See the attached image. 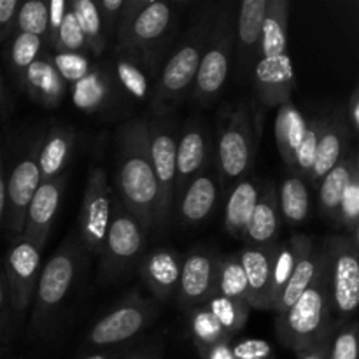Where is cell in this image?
<instances>
[{"label":"cell","mask_w":359,"mask_h":359,"mask_svg":"<svg viewBox=\"0 0 359 359\" xmlns=\"http://www.w3.org/2000/svg\"><path fill=\"white\" fill-rule=\"evenodd\" d=\"M311 244H314V242L307 235H293L287 242L277 245L276 259H273L272 266V283H270V311L279 300L286 284L290 283L291 276L298 265V259L302 258L305 249Z\"/></svg>","instance_id":"obj_32"},{"label":"cell","mask_w":359,"mask_h":359,"mask_svg":"<svg viewBox=\"0 0 359 359\" xmlns=\"http://www.w3.org/2000/svg\"><path fill=\"white\" fill-rule=\"evenodd\" d=\"M231 342L233 340H221V342L214 344L209 349L203 351L200 354L202 359H233V354H231Z\"/></svg>","instance_id":"obj_53"},{"label":"cell","mask_w":359,"mask_h":359,"mask_svg":"<svg viewBox=\"0 0 359 359\" xmlns=\"http://www.w3.org/2000/svg\"><path fill=\"white\" fill-rule=\"evenodd\" d=\"M210 154V139L207 128L200 123H189L181 133L175 153V186L174 205L189 182L202 174Z\"/></svg>","instance_id":"obj_16"},{"label":"cell","mask_w":359,"mask_h":359,"mask_svg":"<svg viewBox=\"0 0 359 359\" xmlns=\"http://www.w3.org/2000/svg\"><path fill=\"white\" fill-rule=\"evenodd\" d=\"M217 200H219L217 179L214 177V174L203 170L189 182L188 188L175 202L179 219L184 226H196V224L203 223L214 212Z\"/></svg>","instance_id":"obj_23"},{"label":"cell","mask_w":359,"mask_h":359,"mask_svg":"<svg viewBox=\"0 0 359 359\" xmlns=\"http://www.w3.org/2000/svg\"><path fill=\"white\" fill-rule=\"evenodd\" d=\"M21 86L32 100L48 109L58 107L67 93V83L55 69L49 55H41L28 67Z\"/></svg>","instance_id":"obj_25"},{"label":"cell","mask_w":359,"mask_h":359,"mask_svg":"<svg viewBox=\"0 0 359 359\" xmlns=\"http://www.w3.org/2000/svg\"><path fill=\"white\" fill-rule=\"evenodd\" d=\"M53 65L65 83H77L91 70V62L84 53H55Z\"/></svg>","instance_id":"obj_45"},{"label":"cell","mask_w":359,"mask_h":359,"mask_svg":"<svg viewBox=\"0 0 359 359\" xmlns=\"http://www.w3.org/2000/svg\"><path fill=\"white\" fill-rule=\"evenodd\" d=\"M7 107H9V104H7L6 98V88H4L2 77H0V114H7Z\"/></svg>","instance_id":"obj_56"},{"label":"cell","mask_w":359,"mask_h":359,"mask_svg":"<svg viewBox=\"0 0 359 359\" xmlns=\"http://www.w3.org/2000/svg\"><path fill=\"white\" fill-rule=\"evenodd\" d=\"M325 277L332 304V316L342 323L356 312L359 305L358 244L349 237H330L323 248Z\"/></svg>","instance_id":"obj_8"},{"label":"cell","mask_w":359,"mask_h":359,"mask_svg":"<svg viewBox=\"0 0 359 359\" xmlns=\"http://www.w3.org/2000/svg\"><path fill=\"white\" fill-rule=\"evenodd\" d=\"M116 154V198L144 230H153L158 186L151 163L149 123L146 119H133L119 128Z\"/></svg>","instance_id":"obj_1"},{"label":"cell","mask_w":359,"mask_h":359,"mask_svg":"<svg viewBox=\"0 0 359 359\" xmlns=\"http://www.w3.org/2000/svg\"><path fill=\"white\" fill-rule=\"evenodd\" d=\"M287 28H290V2L269 0L265 20H263L262 41H259V58H276L286 55L287 42H290Z\"/></svg>","instance_id":"obj_27"},{"label":"cell","mask_w":359,"mask_h":359,"mask_svg":"<svg viewBox=\"0 0 359 359\" xmlns=\"http://www.w3.org/2000/svg\"><path fill=\"white\" fill-rule=\"evenodd\" d=\"M76 144V132L70 126H55L37 142V165L41 170V182L51 181L63 174Z\"/></svg>","instance_id":"obj_26"},{"label":"cell","mask_w":359,"mask_h":359,"mask_svg":"<svg viewBox=\"0 0 359 359\" xmlns=\"http://www.w3.org/2000/svg\"><path fill=\"white\" fill-rule=\"evenodd\" d=\"M4 210H6V175H4L2 140H0V226L4 224Z\"/></svg>","instance_id":"obj_55"},{"label":"cell","mask_w":359,"mask_h":359,"mask_svg":"<svg viewBox=\"0 0 359 359\" xmlns=\"http://www.w3.org/2000/svg\"><path fill=\"white\" fill-rule=\"evenodd\" d=\"M53 49H55V53H83L86 49L83 30H81L79 23L76 20V14L72 13L70 6L65 14V20H63L62 27H60L58 34H56Z\"/></svg>","instance_id":"obj_44"},{"label":"cell","mask_w":359,"mask_h":359,"mask_svg":"<svg viewBox=\"0 0 359 359\" xmlns=\"http://www.w3.org/2000/svg\"><path fill=\"white\" fill-rule=\"evenodd\" d=\"M188 332L200 354L221 340H231L203 304L198 307H193L189 312Z\"/></svg>","instance_id":"obj_39"},{"label":"cell","mask_w":359,"mask_h":359,"mask_svg":"<svg viewBox=\"0 0 359 359\" xmlns=\"http://www.w3.org/2000/svg\"><path fill=\"white\" fill-rule=\"evenodd\" d=\"M351 140V130L347 125V116L344 118L342 114L325 116V125L323 132L319 135L318 149H316L314 165H312L309 181L316 188L323 181L326 174L339 163L344 154L347 153V144Z\"/></svg>","instance_id":"obj_22"},{"label":"cell","mask_w":359,"mask_h":359,"mask_svg":"<svg viewBox=\"0 0 359 359\" xmlns=\"http://www.w3.org/2000/svg\"><path fill=\"white\" fill-rule=\"evenodd\" d=\"M323 125H325V118H314L307 121L305 135L298 146L297 153H294V175H298L300 179H309V175H311Z\"/></svg>","instance_id":"obj_43"},{"label":"cell","mask_w":359,"mask_h":359,"mask_svg":"<svg viewBox=\"0 0 359 359\" xmlns=\"http://www.w3.org/2000/svg\"><path fill=\"white\" fill-rule=\"evenodd\" d=\"M216 9L217 6H214V4L203 6V9L200 11L198 16L189 27L182 44L165 63L163 70L154 83L153 95H151L153 97V109L156 114H163L175 104H179L195 83L200 60H202L203 49L209 41Z\"/></svg>","instance_id":"obj_2"},{"label":"cell","mask_w":359,"mask_h":359,"mask_svg":"<svg viewBox=\"0 0 359 359\" xmlns=\"http://www.w3.org/2000/svg\"><path fill=\"white\" fill-rule=\"evenodd\" d=\"M323 259H325L323 249H318V251H316L314 244H311L305 249L302 258L298 259V265L297 269H294L293 276H291L290 283L286 284L284 291L280 293L279 300L273 305L272 311H276L277 316L286 312L287 309L304 294V291L314 283V279L319 276V272H321L323 269Z\"/></svg>","instance_id":"obj_31"},{"label":"cell","mask_w":359,"mask_h":359,"mask_svg":"<svg viewBox=\"0 0 359 359\" xmlns=\"http://www.w3.org/2000/svg\"><path fill=\"white\" fill-rule=\"evenodd\" d=\"M276 328L283 346L293 353L325 337L333 335L335 326H333L332 304L326 286L325 259H323L321 272L314 283L286 312L277 316Z\"/></svg>","instance_id":"obj_3"},{"label":"cell","mask_w":359,"mask_h":359,"mask_svg":"<svg viewBox=\"0 0 359 359\" xmlns=\"http://www.w3.org/2000/svg\"><path fill=\"white\" fill-rule=\"evenodd\" d=\"M212 293L248 304V279H245V273L244 269H242L241 259H238V255H228L224 258H219Z\"/></svg>","instance_id":"obj_37"},{"label":"cell","mask_w":359,"mask_h":359,"mask_svg":"<svg viewBox=\"0 0 359 359\" xmlns=\"http://www.w3.org/2000/svg\"><path fill=\"white\" fill-rule=\"evenodd\" d=\"M130 359H158V358L149 356V354H144V356H135V358H130Z\"/></svg>","instance_id":"obj_58"},{"label":"cell","mask_w":359,"mask_h":359,"mask_svg":"<svg viewBox=\"0 0 359 359\" xmlns=\"http://www.w3.org/2000/svg\"><path fill=\"white\" fill-rule=\"evenodd\" d=\"M354 165H358V154L356 151L351 153L349 158H342L328 174L323 177L319 182V207H321V214L328 221L337 224V216H339V203L340 196H342L344 189H346L347 181L351 177Z\"/></svg>","instance_id":"obj_34"},{"label":"cell","mask_w":359,"mask_h":359,"mask_svg":"<svg viewBox=\"0 0 359 359\" xmlns=\"http://www.w3.org/2000/svg\"><path fill=\"white\" fill-rule=\"evenodd\" d=\"M258 100L266 107H279L291 100L294 88V72L290 53L276 58H259L252 69Z\"/></svg>","instance_id":"obj_18"},{"label":"cell","mask_w":359,"mask_h":359,"mask_svg":"<svg viewBox=\"0 0 359 359\" xmlns=\"http://www.w3.org/2000/svg\"><path fill=\"white\" fill-rule=\"evenodd\" d=\"M259 191L262 188L252 179H242L231 188L226 209H224V230L230 237L242 241L256 202H258Z\"/></svg>","instance_id":"obj_28"},{"label":"cell","mask_w":359,"mask_h":359,"mask_svg":"<svg viewBox=\"0 0 359 359\" xmlns=\"http://www.w3.org/2000/svg\"><path fill=\"white\" fill-rule=\"evenodd\" d=\"M280 217L291 226L305 223L311 212V198L304 179L298 175H290L284 179L279 193Z\"/></svg>","instance_id":"obj_35"},{"label":"cell","mask_w":359,"mask_h":359,"mask_svg":"<svg viewBox=\"0 0 359 359\" xmlns=\"http://www.w3.org/2000/svg\"><path fill=\"white\" fill-rule=\"evenodd\" d=\"M217 262L219 258L207 249H193L182 258L177 286V298L182 307L193 309L205 304L214 291Z\"/></svg>","instance_id":"obj_15"},{"label":"cell","mask_w":359,"mask_h":359,"mask_svg":"<svg viewBox=\"0 0 359 359\" xmlns=\"http://www.w3.org/2000/svg\"><path fill=\"white\" fill-rule=\"evenodd\" d=\"M347 109H349V112H346V116H349L347 121H351V128H353L354 132H359V90L358 88L353 91V95H351Z\"/></svg>","instance_id":"obj_54"},{"label":"cell","mask_w":359,"mask_h":359,"mask_svg":"<svg viewBox=\"0 0 359 359\" xmlns=\"http://www.w3.org/2000/svg\"><path fill=\"white\" fill-rule=\"evenodd\" d=\"M112 93V77L100 67H91L90 72L72 84V102L79 111L93 114L107 105Z\"/></svg>","instance_id":"obj_33"},{"label":"cell","mask_w":359,"mask_h":359,"mask_svg":"<svg viewBox=\"0 0 359 359\" xmlns=\"http://www.w3.org/2000/svg\"><path fill=\"white\" fill-rule=\"evenodd\" d=\"M42 48H44V41L41 37L14 32L9 48V62L14 70V76L20 83H23V76L28 67L42 55Z\"/></svg>","instance_id":"obj_40"},{"label":"cell","mask_w":359,"mask_h":359,"mask_svg":"<svg viewBox=\"0 0 359 359\" xmlns=\"http://www.w3.org/2000/svg\"><path fill=\"white\" fill-rule=\"evenodd\" d=\"M358 325H342L339 332L333 333L328 359H358Z\"/></svg>","instance_id":"obj_46"},{"label":"cell","mask_w":359,"mask_h":359,"mask_svg":"<svg viewBox=\"0 0 359 359\" xmlns=\"http://www.w3.org/2000/svg\"><path fill=\"white\" fill-rule=\"evenodd\" d=\"M177 6L163 0H128L116 35V51L132 53L151 63L154 51L167 39Z\"/></svg>","instance_id":"obj_4"},{"label":"cell","mask_w":359,"mask_h":359,"mask_svg":"<svg viewBox=\"0 0 359 359\" xmlns=\"http://www.w3.org/2000/svg\"><path fill=\"white\" fill-rule=\"evenodd\" d=\"M269 0H244L235 18V49L238 56V70L242 76L252 74L259 58L263 20Z\"/></svg>","instance_id":"obj_19"},{"label":"cell","mask_w":359,"mask_h":359,"mask_svg":"<svg viewBox=\"0 0 359 359\" xmlns=\"http://www.w3.org/2000/svg\"><path fill=\"white\" fill-rule=\"evenodd\" d=\"M42 248L34 242L20 237L13 241L4 259L6 270V287L9 294V304L13 316L18 321H23L34 300L35 286L41 273Z\"/></svg>","instance_id":"obj_10"},{"label":"cell","mask_w":359,"mask_h":359,"mask_svg":"<svg viewBox=\"0 0 359 359\" xmlns=\"http://www.w3.org/2000/svg\"><path fill=\"white\" fill-rule=\"evenodd\" d=\"M175 153H177V139L172 132L170 123L160 121L149 125V154L158 186L156 216H154V228L158 230L167 228L174 214Z\"/></svg>","instance_id":"obj_12"},{"label":"cell","mask_w":359,"mask_h":359,"mask_svg":"<svg viewBox=\"0 0 359 359\" xmlns=\"http://www.w3.org/2000/svg\"><path fill=\"white\" fill-rule=\"evenodd\" d=\"M83 359H112V354H91V356Z\"/></svg>","instance_id":"obj_57"},{"label":"cell","mask_w":359,"mask_h":359,"mask_svg":"<svg viewBox=\"0 0 359 359\" xmlns=\"http://www.w3.org/2000/svg\"><path fill=\"white\" fill-rule=\"evenodd\" d=\"M182 258L168 248H156L146 252L139 263L140 276L158 300H170L177 291Z\"/></svg>","instance_id":"obj_21"},{"label":"cell","mask_w":359,"mask_h":359,"mask_svg":"<svg viewBox=\"0 0 359 359\" xmlns=\"http://www.w3.org/2000/svg\"><path fill=\"white\" fill-rule=\"evenodd\" d=\"M235 6L223 4L217 6L210 28L209 41L203 49L196 72L193 90L200 104H212L226 84L230 76L231 56L235 49Z\"/></svg>","instance_id":"obj_5"},{"label":"cell","mask_w":359,"mask_h":359,"mask_svg":"<svg viewBox=\"0 0 359 359\" xmlns=\"http://www.w3.org/2000/svg\"><path fill=\"white\" fill-rule=\"evenodd\" d=\"M332 337H325V339L318 340V342L311 344L307 347H302L300 351H297V359H328L330 353V344H332Z\"/></svg>","instance_id":"obj_52"},{"label":"cell","mask_w":359,"mask_h":359,"mask_svg":"<svg viewBox=\"0 0 359 359\" xmlns=\"http://www.w3.org/2000/svg\"><path fill=\"white\" fill-rule=\"evenodd\" d=\"M203 305L209 309L210 314L217 319L221 328L224 330V333H226L231 340H233V337L237 335L238 332H242V328L245 326L249 314H251L252 311V309L249 307V304H245V302L221 297V294L216 293L210 294Z\"/></svg>","instance_id":"obj_38"},{"label":"cell","mask_w":359,"mask_h":359,"mask_svg":"<svg viewBox=\"0 0 359 359\" xmlns=\"http://www.w3.org/2000/svg\"><path fill=\"white\" fill-rule=\"evenodd\" d=\"M258 146L255 112L248 102H241L228 116L217 140V170L224 186L238 182L251 172Z\"/></svg>","instance_id":"obj_7"},{"label":"cell","mask_w":359,"mask_h":359,"mask_svg":"<svg viewBox=\"0 0 359 359\" xmlns=\"http://www.w3.org/2000/svg\"><path fill=\"white\" fill-rule=\"evenodd\" d=\"M156 304L140 297H128L111 312L98 319L88 333L90 344L97 347L116 346L139 335L156 318Z\"/></svg>","instance_id":"obj_13"},{"label":"cell","mask_w":359,"mask_h":359,"mask_svg":"<svg viewBox=\"0 0 359 359\" xmlns=\"http://www.w3.org/2000/svg\"><path fill=\"white\" fill-rule=\"evenodd\" d=\"M114 191L104 168L93 165L88 172L83 207L79 214V241L88 252L98 255L109 231L114 207Z\"/></svg>","instance_id":"obj_11"},{"label":"cell","mask_w":359,"mask_h":359,"mask_svg":"<svg viewBox=\"0 0 359 359\" xmlns=\"http://www.w3.org/2000/svg\"><path fill=\"white\" fill-rule=\"evenodd\" d=\"M14 316L11 311L9 294H7L6 280H4L2 273H0V349L6 347L11 342L14 335Z\"/></svg>","instance_id":"obj_49"},{"label":"cell","mask_w":359,"mask_h":359,"mask_svg":"<svg viewBox=\"0 0 359 359\" xmlns=\"http://www.w3.org/2000/svg\"><path fill=\"white\" fill-rule=\"evenodd\" d=\"M20 4V0H0V44L14 35Z\"/></svg>","instance_id":"obj_51"},{"label":"cell","mask_w":359,"mask_h":359,"mask_svg":"<svg viewBox=\"0 0 359 359\" xmlns=\"http://www.w3.org/2000/svg\"><path fill=\"white\" fill-rule=\"evenodd\" d=\"M81 252L74 242L63 244L39 273L30 318V335L39 337L55 319L79 273Z\"/></svg>","instance_id":"obj_6"},{"label":"cell","mask_w":359,"mask_h":359,"mask_svg":"<svg viewBox=\"0 0 359 359\" xmlns=\"http://www.w3.org/2000/svg\"><path fill=\"white\" fill-rule=\"evenodd\" d=\"M307 130V119L291 100L279 105L276 118V144L284 165L294 172V153Z\"/></svg>","instance_id":"obj_29"},{"label":"cell","mask_w":359,"mask_h":359,"mask_svg":"<svg viewBox=\"0 0 359 359\" xmlns=\"http://www.w3.org/2000/svg\"><path fill=\"white\" fill-rule=\"evenodd\" d=\"M39 186H41V170L37 165V144H34L27 156L14 165L9 179L6 181L4 224L11 241H16L23 233L25 216Z\"/></svg>","instance_id":"obj_14"},{"label":"cell","mask_w":359,"mask_h":359,"mask_svg":"<svg viewBox=\"0 0 359 359\" xmlns=\"http://www.w3.org/2000/svg\"><path fill=\"white\" fill-rule=\"evenodd\" d=\"M114 76L119 86L135 100H147L153 95L151 63L132 53L116 51Z\"/></svg>","instance_id":"obj_30"},{"label":"cell","mask_w":359,"mask_h":359,"mask_svg":"<svg viewBox=\"0 0 359 359\" xmlns=\"http://www.w3.org/2000/svg\"><path fill=\"white\" fill-rule=\"evenodd\" d=\"M277 244L273 245H245L238 252V259L248 279L249 307L255 311H270V283H272V266L276 259Z\"/></svg>","instance_id":"obj_20"},{"label":"cell","mask_w":359,"mask_h":359,"mask_svg":"<svg viewBox=\"0 0 359 359\" xmlns=\"http://www.w3.org/2000/svg\"><path fill=\"white\" fill-rule=\"evenodd\" d=\"M70 9L76 14V20L83 30L86 48L93 53L95 56L104 55L107 48V37H105L102 18L98 14L95 0H70Z\"/></svg>","instance_id":"obj_36"},{"label":"cell","mask_w":359,"mask_h":359,"mask_svg":"<svg viewBox=\"0 0 359 359\" xmlns=\"http://www.w3.org/2000/svg\"><path fill=\"white\" fill-rule=\"evenodd\" d=\"M41 37L46 44L48 39V2L46 0H28L21 2L16 14V30Z\"/></svg>","instance_id":"obj_42"},{"label":"cell","mask_w":359,"mask_h":359,"mask_svg":"<svg viewBox=\"0 0 359 359\" xmlns=\"http://www.w3.org/2000/svg\"><path fill=\"white\" fill-rule=\"evenodd\" d=\"M231 354L233 359H273L276 353L273 347L266 340L262 339H244L238 342H231Z\"/></svg>","instance_id":"obj_48"},{"label":"cell","mask_w":359,"mask_h":359,"mask_svg":"<svg viewBox=\"0 0 359 359\" xmlns=\"http://www.w3.org/2000/svg\"><path fill=\"white\" fill-rule=\"evenodd\" d=\"M69 6L70 2H67V0H51V2H48V39H46V44H49L51 48L55 44L56 34H58L60 27L65 20Z\"/></svg>","instance_id":"obj_50"},{"label":"cell","mask_w":359,"mask_h":359,"mask_svg":"<svg viewBox=\"0 0 359 359\" xmlns=\"http://www.w3.org/2000/svg\"><path fill=\"white\" fill-rule=\"evenodd\" d=\"M126 2L128 0H97V9L102 18V25H104L105 37L109 39L118 32L119 21H121L123 13L126 9Z\"/></svg>","instance_id":"obj_47"},{"label":"cell","mask_w":359,"mask_h":359,"mask_svg":"<svg viewBox=\"0 0 359 359\" xmlns=\"http://www.w3.org/2000/svg\"><path fill=\"white\" fill-rule=\"evenodd\" d=\"M65 181V175L62 174L58 177L51 179V181L41 182L30 205H28L21 237L34 242L35 245L42 249H44L49 231H51L53 223H55L56 214H58Z\"/></svg>","instance_id":"obj_17"},{"label":"cell","mask_w":359,"mask_h":359,"mask_svg":"<svg viewBox=\"0 0 359 359\" xmlns=\"http://www.w3.org/2000/svg\"><path fill=\"white\" fill-rule=\"evenodd\" d=\"M337 224L346 228L351 233V241L358 244V224H359V167L354 165L351 177L347 181L346 189L340 196L339 203V216H337Z\"/></svg>","instance_id":"obj_41"},{"label":"cell","mask_w":359,"mask_h":359,"mask_svg":"<svg viewBox=\"0 0 359 359\" xmlns=\"http://www.w3.org/2000/svg\"><path fill=\"white\" fill-rule=\"evenodd\" d=\"M280 224H283V217H280L279 210V193H277L276 186L266 184L259 191L258 202H256L242 241L248 242V245H256V248L273 245L279 237Z\"/></svg>","instance_id":"obj_24"},{"label":"cell","mask_w":359,"mask_h":359,"mask_svg":"<svg viewBox=\"0 0 359 359\" xmlns=\"http://www.w3.org/2000/svg\"><path fill=\"white\" fill-rule=\"evenodd\" d=\"M146 233L142 224L119 203L118 198H114L111 224L98 252L102 280L111 283L132 272L144 256Z\"/></svg>","instance_id":"obj_9"}]
</instances>
